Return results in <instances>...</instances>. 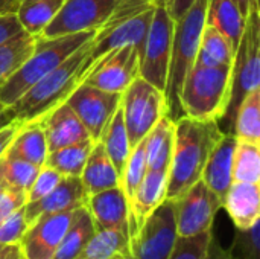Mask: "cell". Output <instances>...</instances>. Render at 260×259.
I'll list each match as a JSON object with an SVG mask.
<instances>
[{"label": "cell", "mask_w": 260, "mask_h": 259, "mask_svg": "<svg viewBox=\"0 0 260 259\" xmlns=\"http://www.w3.org/2000/svg\"><path fill=\"white\" fill-rule=\"evenodd\" d=\"M224 134L218 121L181 116L175 121L174 150L168 169V200H178L203 174L207 157Z\"/></svg>", "instance_id": "obj_1"}, {"label": "cell", "mask_w": 260, "mask_h": 259, "mask_svg": "<svg viewBox=\"0 0 260 259\" xmlns=\"http://www.w3.org/2000/svg\"><path fill=\"white\" fill-rule=\"evenodd\" d=\"M93 38L76 49L56 69L37 81L12 105H9L17 122L24 124L38 121L47 111L66 102L69 95L81 84L84 75L91 66L90 52Z\"/></svg>", "instance_id": "obj_2"}, {"label": "cell", "mask_w": 260, "mask_h": 259, "mask_svg": "<svg viewBox=\"0 0 260 259\" xmlns=\"http://www.w3.org/2000/svg\"><path fill=\"white\" fill-rule=\"evenodd\" d=\"M209 0H195L193 5L175 21L171 60L165 87L166 114L175 122L183 116L180 107V90L187 72L197 60L201 43V34L206 24V11Z\"/></svg>", "instance_id": "obj_3"}, {"label": "cell", "mask_w": 260, "mask_h": 259, "mask_svg": "<svg viewBox=\"0 0 260 259\" xmlns=\"http://www.w3.org/2000/svg\"><path fill=\"white\" fill-rule=\"evenodd\" d=\"M96 32L98 31H87L52 38L38 35L32 53L0 87V102L12 105L37 81L56 69L82 44L90 41Z\"/></svg>", "instance_id": "obj_4"}, {"label": "cell", "mask_w": 260, "mask_h": 259, "mask_svg": "<svg viewBox=\"0 0 260 259\" xmlns=\"http://www.w3.org/2000/svg\"><path fill=\"white\" fill-rule=\"evenodd\" d=\"M229 98L230 67H207L195 63L183 81L180 107L183 116L219 122L225 114Z\"/></svg>", "instance_id": "obj_5"}, {"label": "cell", "mask_w": 260, "mask_h": 259, "mask_svg": "<svg viewBox=\"0 0 260 259\" xmlns=\"http://www.w3.org/2000/svg\"><path fill=\"white\" fill-rule=\"evenodd\" d=\"M260 89V9L254 8L245 17V26L235 50L230 67V98L222 119L229 131L233 130L236 111L244 98Z\"/></svg>", "instance_id": "obj_6"}, {"label": "cell", "mask_w": 260, "mask_h": 259, "mask_svg": "<svg viewBox=\"0 0 260 259\" xmlns=\"http://www.w3.org/2000/svg\"><path fill=\"white\" fill-rule=\"evenodd\" d=\"M119 107L131 148L142 142L166 114L165 93L142 76H137L122 92Z\"/></svg>", "instance_id": "obj_7"}, {"label": "cell", "mask_w": 260, "mask_h": 259, "mask_svg": "<svg viewBox=\"0 0 260 259\" xmlns=\"http://www.w3.org/2000/svg\"><path fill=\"white\" fill-rule=\"evenodd\" d=\"M174 26L175 21L166 11L165 5L157 0L154 3L152 20L140 52L139 76L149 81L161 92H165L166 87Z\"/></svg>", "instance_id": "obj_8"}, {"label": "cell", "mask_w": 260, "mask_h": 259, "mask_svg": "<svg viewBox=\"0 0 260 259\" xmlns=\"http://www.w3.org/2000/svg\"><path fill=\"white\" fill-rule=\"evenodd\" d=\"M175 240V202L166 198L145 220L137 237L131 241L128 259H169Z\"/></svg>", "instance_id": "obj_9"}, {"label": "cell", "mask_w": 260, "mask_h": 259, "mask_svg": "<svg viewBox=\"0 0 260 259\" xmlns=\"http://www.w3.org/2000/svg\"><path fill=\"white\" fill-rule=\"evenodd\" d=\"M122 0H66L43 37H61L87 31H99Z\"/></svg>", "instance_id": "obj_10"}, {"label": "cell", "mask_w": 260, "mask_h": 259, "mask_svg": "<svg viewBox=\"0 0 260 259\" xmlns=\"http://www.w3.org/2000/svg\"><path fill=\"white\" fill-rule=\"evenodd\" d=\"M219 209H222V202L200 179L175 200L177 237H195L212 231Z\"/></svg>", "instance_id": "obj_11"}, {"label": "cell", "mask_w": 260, "mask_h": 259, "mask_svg": "<svg viewBox=\"0 0 260 259\" xmlns=\"http://www.w3.org/2000/svg\"><path fill=\"white\" fill-rule=\"evenodd\" d=\"M139 72L140 49L126 44L110 50L93 63L81 82L122 95V92L139 76Z\"/></svg>", "instance_id": "obj_12"}, {"label": "cell", "mask_w": 260, "mask_h": 259, "mask_svg": "<svg viewBox=\"0 0 260 259\" xmlns=\"http://www.w3.org/2000/svg\"><path fill=\"white\" fill-rule=\"evenodd\" d=\"M120 93L101 90L88 84H79L66 99V104L79 118L90 137L99 140L104 128L120 105Z\"/></svg>", "instance_id": "obj_13"}, {"label": "cell", "mask_w": 260, "mask_h": 259, "mask_svg": "<svg viewBox=\"0 0 260 259\" xmlns=\"http://www.w3.org/2000/svg\"><path fill=\"white\" fill-rule=\"evenodd\" d=\"M75 209L49 214L30 223L21 240L18 249L24 259H53L66 231L70 226Z\"/></svg>", "instance_id": "obj_14"}, {"label": "cell", "mask_w": 260, "mask_h": 259, "mask_svg": "<svg viewBox=\"0 0 260 259\" xmlns=\"http://www.w3.org/2000/svg\"><path fill=\"white\" fill-rule=\"evenodd\" d=\"M152 12H154V5L142 12H137L119 21L117 24L111 27L99 29L91 44V52H90L91 64L96 63L101 56H104L110 50H114L126 44H133L139 47L142 52V47H143V43H145L151 20H152Z\"/></svg>", "instance_id": "obj_15"}, {"label": "cell", "mask_w": 260, "mask_h": 259, "mask_svg": "<svg viewBox=\"0 0 260 259\" xmlns=\"http://www.w3.org/2000/svg\"><path fill=\"white\" fill-rule=\"evenodd\" d=\"M84 206L90 212L96 231H120L129 237V206L120 186L88 195Z\"/></svg>", "instance_id": "obj_16"}, {"label": "cell", "mask_w": 260, "mask_h": 259, "mask_svg": "<svg viewBox=\"0 0 260 259\" xmlns=\"http://www.w3.org/2000/svg\"><path fill=\"white\" fill-rule=\"evenodd\" d=\"M87 200L85 189L79 177H62L59 183L43 198L24 205V218L27 226L37 218L49 214L64 212L84 206Z\"/></svg>", "instance_id": "obj_17"}, {"label": "cell", "mask_w": 260, "mask_h": 259, "mask_svg": "<svg viewBox=\"0 0 260 259\" xmlns=\"http://www.w3.org/2000/svg\"><path fill=\"white\" fill-rule=\"evenodd\" d=\"M168 171H148L129 203V238L137 237L145 220L166 200Z\"/></svg>", "instance_id": "obj_18"}, {"label": "cell", "mask_w": 260, "mask_h": 259, "mask_svg": "<svg viewBox=\"0 0 260 259\" xmlns=\"http://www.w3.org/2000/svg\"><path fill=\"white\" fill-rule=\"evenodd\" d=\"M38 121L44 130L49 151L91 139L79 118L66 102L56 105Z\"/></svg>", "instance_id": "obj_19"}, {"label": "cell", "mask_w": 260, "mask_h": 259, "mask_svg": "<svg viewBox=\"0 0 260 259\" xmlns=\"http://www.w3.org/2000/svg\"><path fill=\"white\" fill-rule=\"evenodd\" d=\"M236 147V137L232 133H224L210 151L207 162L204 165L201 180L212 189L221 202H224L229 188L233 183L232 165L233 153Z\"/></svg>", "instance_id": "obj_20"}, {"label": "cell", "mask_w": 260, "mask_h": 259, "mask_svg": "<svg viewBox=\"0 0 260 259\" xmlns=\"http://www.w3.org/2000/svg\"><path fill=\"white\" fill-rule=\"evenodd\" d=\"M222 208L238 231L250 229L260 220L259 183L233 182L225 194Z\"/></svg>", "instance_id": "obj_21"}, {"label": "cell", "mask_w": 260, "mask_h": 259, "mask_svg": "<svg viewBox=\"0 0 260 259\" xmlns=\"http://www.w3.org/2000/svg\"><path fill=\"white\" fill-rule=\"evenodd\" d=\"M47 140L40 121L20 124L18 131L11 140L3 156L29 162L38 168L44 166L47 157Z\"/></svg>", "instance_id": "obj_22"}, {"label": "cell", "mask_w": 260, "mask_h": 259, "mask_svg": "<svg viewBox=\"0 0 260 259\" xmlns=\"http://www.w3.org/2000/svg\"><path fill=\"white\" fill-rule=\"evenodd\" d=\"M79 179L82 182L87 197L110 188L120 186V179L99 140L93 143V148L88 154V159Z\"/></svg>", "instance_id": "obj_23"}, {"label": "cell", "mask_w": 260, "mask_h": 259, "mask_svg": "<svg viewBox=\"0 0 260 259\" xmlns=\"http://www.w3.org/2000/svg\"><path fill=\"white\" fill-rule=\"evenodd\" d=\"M175 122L165 114L143 139L148 171H168L174 150Z\"/></svg>", "instance_id": "obj_24"}, {"label": "cell", "mask_w": 260, "mask_h": 259, "mask_svg": "<svg viewBox=\"0 0 260 259\" xmlns=\"http://www.w3.org/2000/svg\"><path fill=\"white\" fill-rule=\"evenodd\" d=\"M206 24H210L222 32L236 50L245 26V17L233 0H209Z\"/></svg>", "instance_id": "obj_25"}, {"label": "cell", "mask_w": 260, "mask_h": 259, "mask_svg": "<svg viewBox=\"0 0 260 259\" xmlns=\"http://www.w3.org/2000/svg\"><path fill=\"white\" fill-rule=\"evenodd\" d=\"M131 240L120 231H96L76 259H128Z\"/></svg>", "instance_id": "obj_26"}, {"label": "cell", "mask_w": 260, "mask_h": 259, "mask_svg": "<svg viewBox=\"0 0 260 259\" xmlns=\"http://www.w3.org/2000/svg\"><path fill=\"white\" fill-rule=\"evenodd\" d=\"M99 142L102 143L108 159L111 160L119 179H122L126 160H128L133 148H131L129 139H128V133L125 128L120 107L116 110V113L113 114V118L104 128V131L99 137Z\"/></svg>", "instance_id": "obj_27"}, {"label": "cell", "mask_w": 260, "mask_h": 259, "mask_svg": "<svg viewBox=\"0 0 260 259\" xmlns=\"http://www.w3.org/2000/svg\"><path fill=\"white\" fill-rule=\"evenodd\" d=\"M94 232L96 227L93 224L91 215L87 211V208L85 206L76 208L70 226L66 231L53 259H76Z\"/></svg>", "instance_id": "obj_28"}, {"label": "cell", "mask_w": 260, "mask_h": 259, "mask_svg": "<svg viewBox=\"0 0 260 259\" xmlns=\"http://www.w3.org/2000/svg\"><path fill=\"white\" fill-rule=\"evenodd\" d=\"M66 0H17L15 17L23 31L38 37L53 20Z\"/></svg>", "instance_id": "obj_29"}, {"label": "cell", "mask_w": 260, "mask_h": 259, "mask_svg": "<svg viewBox=\"0 0 260 259\" xmlns=\"http://www.w3.org/2000/svg\"><path fill=\"white\" fill-rule=\"evenodd\" d=\"M235 49L230 40L210 24H204L201 34V43L197 53V64L207 67H232Z\"/></svg>", "instance_id": "obj_30"}, {"label": "cell", "mask_w": 260, "mask_h": 259, "mask_svg": "<svg viewBox=\"0 0 260 259\" xmlns=\"http://www.w3.org/2000/svg\"><path fill=\"white\" fill-rule=\"evenodd\" d=\"M93 143L94 140L87 139L49 151L44 165L58 171L62 177H79L93 148Z\"/></svg>", "instance_id": "obj_31"}, {"label": "cell", "mask_w": 260, "mask_h": 259, "mask_svg": "<svg viewBox=\"0 0 260 259\" xmlns=\"http://www.w3.org/2000/svg\"><path fill=\"white\" fill-rule=\"evenodd\" d=\"M232 134L238 140L260 143V89L248 93L241 102Z\"/></svg>", "instance_id": "obj_32"}, {"label": "cell", "mask_w": 260, "mask_h": 259, "mask_svg": "<svg viewBox=\"0 0 260 259\" xmlns=\"http://www.w3.org/2000/svg\"><path fill=\"white\" fill-rule=\"evenodd\" d=\"M232 177L233 182L260 185V143L236 139Z\"/></svg>", "instance_id": "obj_33"}, {"label": "cell", "mask_w": 260, "mask_h": 259, "mask_svg": "<svg viewBox=\"0 0 260 259\" xmlns=\"http://www.w3.org/2000/svg\"><path fill=\"white\" fill-rule=\"evenodd\" d=\"M37 37L21 32L12 40L0 44V87L32 53Z\"/></svg>", "instance_id": "obj_34"}, {"label": "cell", "mask_w": 260, "mask_h": 259, "mask_svg": "<svg viewBox=\"0 0 260 259\" xmlns=\"http://www.w3.org/2000/svg\"><path fill=\"white\" fill-rule=\"evenodd\" d=\"M38 171L40 168L29 162L8 156L0 157V182L6 186V189L26 194Z\"/></svg>", "instance_id": "obj_35"}, {"label": "cell", "mask_w": 260, "mask_h": 259, "mask_svg": "<svg viewBox=\"0 0 260 259\" xmlns=\"http://www.w3.org/2000/svg\"><path fill=\"white\" fill-rule=\"evenodd\" d=\"M146 172H148V166H146V156H145V142L142 140L131 150V154L126 160V165L120 179V188L126 197L128 206Z\"/></svg>", "instance_id": "obj_36"}, {"label": "cell", "mask_w": 260, "mask_h": 259, "mask_svg": "<svg viewBox=\"0 0 260 259\" xmlns=\"http://www.w3.org/2000/svg\"><path fill=\"white\" fill-rule=\"evenodd\" d=\"M212 232L213 229L195 237H177L169 259H203L206 255Z\"/></svg>", "instance_id": "obj_37"}, {"label": "cell", "mask_w": 260, "mask_h": 259, "mask_svg": "<svg viewBox=\"0 0 260 259\" xmlns=\"http://www.w3.org/2000/svg\"><path fill=\"white\" fill-rule=\"evenodd\" d=\"M259 221H256L247 231H238L236 229L235 240H233V246H232L230 250H232V253L238 259H260Z\"/></svg>", "instance_id": "obj_38"}, {"label": "cell", "mask_w": 260, "mask_h": 259, "mask_svg": "<svg viewBox=\"0 0 260 259\" xmlns=\"http://www.w3.org/2000/svg\"><path fill=\"white\" fill-rule=\"evenodd\" d=\"M27 227L24 218V206L0 221V244L2 246H15L21 240Z\"/></svg>", "instance_id": "obj_39"}, {"label": "cell", "mask_w": 260, "mask_h": 259, "mask_svg": "<svg viewBox=\"0 0 260 259\" xmlns=\"http://www.w3.org/2000/svg\"><path fill=\"white\" fill-rule=\"evenodd\" d=\"M62 179V176L52 169L50 166H41L35 180L32 182L29 191L26 192V203H30V202H35V200H40L43 198L44 195H47L58 183L59 180Z\"/></svg>", "instance_id": "obj_40"}, {"label": "cell", "mask_w": 260, "mask_h": 259, "mask_svg": "<svg viewBox=\"0 0 260 259\" xmlns=\"http://www.w3.org/2000/svg\"><path fill=\"white\" fill-rule=\"evenodd\" d=\"M26 205V194L18 191L6 189L5 194L0 197V221L18 211Z\"/></svg>", "instance_id": "obj_41"}, {"label": "cell", "mask_w": 260, "mask_h": 259, "mask_svg": "<svg viewBox=\"0 0 260 259\" xmlns=\"http://www.w3.org/2000/svg\"><path fill=\"white\" fill-rule=\"evenodd\" d=\"M23 31L21 24L18 23L15 14H6L0 15V44L12 40L14 37L20 35Z\"/></svg>", "instance_id": "obj_42"}, {"label": "cell", "mask_w": 260, "mask_h": 259, "mask_svg": "<svg viewBox=\"0 0 260 259\" xmlns=\"http://www.w3.org/2000/svg\"><path fill=\"white\" fill-rule=\"evenodd\" d=\"M203 259H238L230 249H225L219 240L215 237V234L212 232V237H210V241H209V246H207V250H206V255Z\"/></svg>", "instance_id": "obj_43"}, {"label": "cell", "mask_w": 260, "mask_h": 259, "mask_svg": "<svg viewBox=\"0 0 260 259\" xmlns=\"http://www.w3.org/2000/svg\"><path fill=\"white\" fill-rule=\"evenodd\" d=\"M160 2L165 5L166 11L169 12L172 20L177 21L193 5L195 0H160Z\"/></svg>", "instance_id": "obj_44"}, {"label": "cell", "mask_w": 260, "mask_h": 259, "mask_svg": "<svg viewBox=\"0 0 260 259\" xmlns=\"http://www.w3.org/2000/svg\"><path fill=\"white\" fill-rule=\"evenodd\" d=\"M18 127H20V122H14V124H11L9 127L3 128V130L0 131V157L5 154L6 148L9 147L11 140L14 139L15 133L18 131Z\"/></svg>", "instance_id": "obj_45"}, {"label": "cell", "mask_w": 260, "mask_h": 259, "mask_svg": "<svg viewBox=\"0 0 260 259\" xmlns=\"http://www.w3.org/2000/svg\"><path fill=\"white\" fill-rule=\"evenodd\" d=\"M17 122L15 114L12 111V108L9 105H5L0 102V131L6 127H9L11 124Z\"/></svg>", "instance_id": "obj_46"}, {"label": "cell", "mask_w": 260, "mask_h": 259, "mask_svg": "<svg viewBox=\"0 0 260 259\" xmlns=\"http://www.w3.org/2000/svg\"><path fill=\"white\" fill-rule=\"evenodd\" d=\"M233 2L238 5V8L241 9L244 17H247L251 9L259 8V0H233Z\"/></svg>", "instance_id": "obj_47"}, {"label": "cell", "mask_w": 260, "mask_h": 259, "mask_svg": "<svg viewBox=\"0 0 260 259\" xmlns=\"http://www.w3.org/2000/svg\"><path fill=\"white\" fill-rule=\"evenodd\" d=\"M17 0H0V15L15 14Z\"/></svg>", "instance_id": "obj_48"}, {"label": "cell", "mask_w": 260, "mask_h": 259, "mask_svg": "<svg viewBox=\"0 0 260 259\" xmlns=\"http://www.w3.org/2000/svg\"><path fill=\"white\" fill-rule=\"evenodd\" d=\"M14 246H2L0 244V259H9L11 252H12Z\"/></svg>", "instance_id": "obj_49"}, {"label": "cell", "mask_w": 260, "mask_h": 259, "mask_svg": "<svg viewBox=\"0 0 260 259\" xmlns=\"http://www.w3.org/2000/svg\"><path fill=\"white\" fill-rule=\"evenodd\" d=\"M9 259H24L23 258V255H21V252H20V249H18V244H15V246L12 247V252H11Z\"/></svg>", "instance_id": "obj_50"}, {"label": "cell", "mask_w": 260, "mask_h": 259, "mask_svg": "<svg viewBox=\"0 0 260 259\" xmlns=\"http://www.w3.org/2000/svg\"><path fill=\"white\" fill-rule=\"evenodd\" d=\"M5 191H6V186H5V185H3V183L0 182V197H2L3 194H5Z\"/></svg>", "instance_id": "obj_51"}, {"label": "cell", "mask_w": 260, "mask_h": 259, "mask_svg": "<svg viewBox=\"0 0 260 259\" xmlns=\"http://www.w3.org/2000/svg\"><path fill=\"white\" fill-rule=\"evenodd\" d=\"M152 2H157V0H152Z\"/></svg>", "instance_id": "obj_52"}]
</instances>
